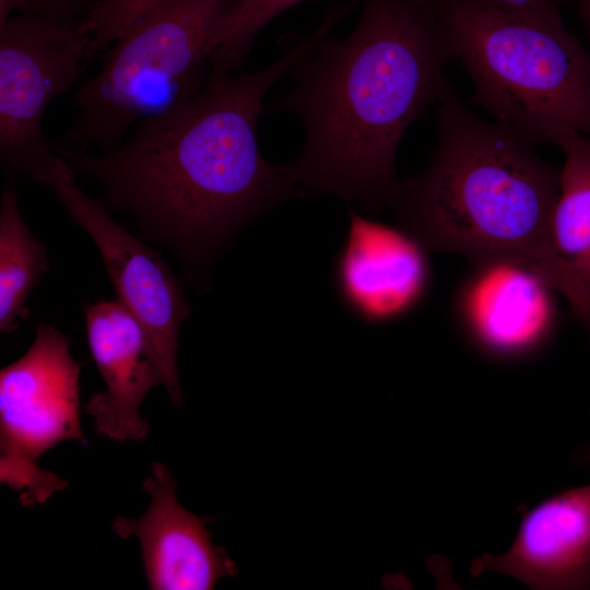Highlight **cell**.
<instances>
[{"instance_id":"e0dca14e","label":"cell","mask_w":590,"mask_h":590,"mask_svg":"<svg viewBox=\"0 0 590 590\" xmlns=\"http://www.w3.org/2000/svg\"><path fill=\"white\" fill-rule=\"evenodd\" d=\"M161 0H102L80 26L87 38V60L104 51L138 16Z\"/></svg>"},{"instance_id":"5bb4252c","label":"cell","mask_w":590,"mask_h":590,"mask_svg":"<svg viewBox=\"0 0 590 590\" xmlns=\"http://www.w3.org/2000/svg\"><path fill=\"white\" fill-rule=\"evenodd\" d=\"M554 144L565 161L551 227L552 288L565 297L590 338V137L568 130Z\"/></svg>"},{"instance_id":"9a60e30c","label":"cell","mask_w":590,"mask_h":590,"mask_svg":"<svg viewBox=\"0 0 590 590\" xmlns=\"http://www.w3.org/2000/svg\"><path fill=\"white\" fill-rule=\"evenodd\" d=\"M47 249L30 232L17 205L14 187L5 186L0 206V331L16 329L26 318L25 302L48 272Z\"/></svg>"},{"instance_id":"30bf717a","label":"cell","mask_w":590,"mask_h":590,"mask_svg":"<svg viewBox=\"0 0 590 590\" xmlns=\"http://www.w3.org/2000/svg\"><path fill=\"white\" fill-rule=\"evenodd\" d=\"M470 571H495L538 590H590V484L527 510L511 546L476 557Z\"/></svg>"},{"instance_id":"9c48e42d","label":"cell","mask_w":590,"mask_h":590,"mask_svg":"<svg viewBox=\"0 0 590 590\" xmlns=\"http://www.w3.org/2000/svg\"><path fill=\"white\" fill-rule=\"evenodd\" d=\"M176 488L169 469L154 462L143 482L151 498L148 510L139 518L118 516L113 530L121 539L139 540L150 589H213L221 578L235 576L237 567L213 544L206 529L209 519L185 509Z\"/></svg>"},{"instance_id":"ac0fdd59","label":"cell","mask_w":590,"mask_h":590,"mask_svg":"<svg viewBox=\"0 0 590 590\" xmlns=\"http://www.w3.org/2000/svg\"><path fill=\"white\" fill-rule=\"evenodd\" d=\"M33 13L80 27L102 0H31Z\"/></svg>"},{"instance_id":"ffe728a7","label":"cell","mask_w":590,"mask_h":590,"mask_svg":"<svg viewBox=\"0 0 590 590\" xmlns=\"http://www.w3.org/2000/svg\"><path fill=\"white\" fill-rule=\"evenodd\" d=\"M13 10L20 13H33L31 0H0V24H3Z\"/></svg>"},{"instance_id":"7402d4cb","label":"cell","mask_w":590,"mask_h":590,"mask_svg":"<svg viewBox=\"0 0 590 590\" xmlns=\"http://www.w3.org/2000/svg\"><path fill=\"white\" fill-rule=\"evenodd\" d=\"M573 458L576 464H589L590 463V447H585L580 449L573 456Z\"/></svg>"},{"instance_id":"d6986e66","label":"cell","mask_w":590,"mask_h":590,"mask_svg":"<svg viewBox=\"0 0 590 590\" xmlns=\"http://www.w3.org/2000/svg\"><path fill=\"white\" fill-rule=\"evenodd\" d=\"M497 8L540 22L562 23L558 4L553 0H484Z\"/></svg>"},{"instance_id":"ba28073f","label":"cell","mask_w":590,"mask_h":590,"mask_svg":"<svg viewBox=\"0 0 590 590\" xmlns=\"http://www.w3.org/2000/svg\"><path fill=\"white\" fill-rule=\"evenodd\" d=\"M87 38L37 13L0 24V158L10 176H31L55 154L43 121L50 103L80 79Z\"/></svg>"},{"instance_id":"7c38bea8","label":"cell","mask_w":590,"mask_h":590,"mask_svg":"<svg viewBox=\"0 0 590 590\" xmlns=\"http://www.w3.org/2000/svg\"><path fill=\"white\" fill-rule=\"evenodd\" d=\"M85 330L92 357L106 384L85 405L95 430L118 441L142 440L149 425L139 408L161 385L148 335L140 321L117 299L85 307Z\"/></svg>"},{"instance_id":"3957f363","label":"cell","mask_w":590,"mask_h":590,"mask_svg":"<svg viewBox=\"0 0 590 590\" xmlns=\"http://www.w3.org/2000/svg\"><path fill=\"white\" fill-rule=\"evenodd\" d=\"M437 103L430 162L397 180L388 201L401 228L427 251L458 253L477 269L523 267L552 288L560 167L522 133L479 117L448 78Z\"/></svg>"},{"instance_id":"52a82bcc","label":"cell","mask_w":590,"mask_h":590,"mask_svg":"<svg viewBox=\"0 0 590 590\" xmlns=\"http://www.w3.org/2000/svg\"><path fill=\"white\" fill-rule=\"evenodd\" d=\"M75 176V170L55 152L30 177L48 187L94 240L117 299L148 335L161 385L172 403L179 406L182 391L177 370L178 333L190 314L181 284L161 255L115 222L102 202L78 186Z\"/></svg>"},{"instance_id":"44dd1931","label":"cell","mask_w":590,"mask_h":590,"mask_svg":"<svg viewBox=\"0 0 590 590\" xmlns=\"http://www.w3.org/2000/svg\"><path fill=\"white\" fill-rule=\"evenodd\" d=\"M574 2L578 14L590 34V0H568Z\"/></svg>"},{"instance_id":"5b68a950","label":"cell","mask_w":590,"mask_h":590,"mask_svg":"<svg viewBox=\"0 0 590 590\" xmlns=\"http://www.w3.org/2000/svg\"><path fill=\"white\" fill-rule=\"evenodd\" d=\"M227 0H161L102 51L101 68L76 91L69 146L118 148L144 119L199 93L209 80Z\"/></svg>"},{"instance_id":"277c9868","label":"cell","mask_w":590,"mask_h":590,"mask_svg":"<svg viewBox=\"0 0 590 590\" xmlns=\"http://www.w3.org/2000/svg\"><path fill=\"white\" fill-rule=\"evenodd\" d=\"M435 3L473 82V104L538 144L568 130L590 137V52L564 22H540L484 0Z\"/></svg>"},{"instance_id":"6da1fadb","label":"cell","mask_w":590,"mask_h":590,"mask_svg":"<svg viewBox=\"0 0 590 590\" xmlns=\"http://www.w3.org/2000/svg\"><path fill=\"white\" fill-rule=\"evenodd\" d=\"M335 26L323 16L266 68L209 79L196 95L139 122L109 152L66 144L55 152L102 185L108 210L132 215L197 270L253 219L299 196L287 165L262 156L257 127L268 91Z\"/></svg>"},{"instance_id":"8fae6325","label":"cell","mask_w":590,"mask_h":590,"mask_svg":"<svg viewBox=\"0 0 590 590\" xmlns=\"http://www.w3.org/2000/svg\"><path fill=\"white\" fill-rule=\"evenodd\" d=\"M349 213V233L334 267L340 297L366 321L406 312L427 286V250L402 228Z\"/></svg>"},{"instance_id":"2e32d148","label":"cell","mask_w":590,"mask_h":590,"mask_svg":"<svg viewBox=\"0 0 590 590\" xmlns=\"http://www.w3.org/2000/svg\"><path fill=\"white\" fill-rule=\"evenodd\" d=\"M305 0H227L210 79L232 73L248 55L257 35L274 17Z\"/></svg>"},{"instance_id":"4fadbf2b","label":"cell","mask_w":590,"mask_h":590,"mask_svg":"<svg viewBox=\"0 0 590 590\" xmlns=\"http://www.w3.org/2000/svg\"><path fill=\"white\" fill-rule=\"evenodd\" d=\"M477 270L465 296V314L477 343L505 357L532 351L552 327V288L519 266L495 264Z\"/></svg>"},{"instance_id":"7a4b0ae2","label":"cell","mask_w":590,"mask_h":590,"mask_svg":"<svg viewBox=\"0 0 590 590\" xmlns=\"http://www.w3.org/2000/svg\"><path fill=\"white\" fill-rule=\"evenodd\" d=\"M453 60L435 0H363L349 35H328L263 107L305 126L303 151L286 164L299 196L333 193L367 213L388 205L400 141L438 101Z\"/></svg>"},{"instance_id":"8992f818","label":"cell","mask_w":590,"mask_h":590,"mask_svg":"<svg viewBox=\"0 0 590 590\" xmlns=\"http://www.w3.org/2000/svg\"><path fill=\"white\" fill-rule=\"evenodd\" d=\"M80 370L69 339L51 326L37 324L27 352L0 371V481L19 493L24 507L43 504L68 486L38 463L64 440L85 441Z\"/></svg>"}]
</instances>
